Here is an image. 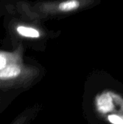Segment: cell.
<instances>
[{"label": "cell", "instance_id": "cell-1", "mask_svg": "<svg viewBox=\"0 0 123 124\" xmlns=\"http://www.w3.org/2000/svg\"><path fill=\"white\" fill-rule=\"evenodd\" d=\"M4 37L0 44L8 49L22 45L26 50L45 52L48 44L60 36V30L51 29L43 22L22 10L15 0L0 1Z\"/></svg>", "mask_w": 123, "mask_h": 124}, {"label": "cell", "instance_id": "cell-2", "mask_svg": "<svg viewBox=\"0 0 123 124\" xmlns=\"http://www.w3.org/2000/svg\"><path fill=\"white\" fill-rule=\"evenodd\" d=\"M25 52L22 45L11 49H0V92L24 93L46 76V70L43 65L27 56Z\"/></svg>", "mask_w": 123, "mask_h": 124}, {"label": "cell", "instance_id": "cell-3", "mask_svg": "<svg viewBox=\"0 0 123 124\" xmlns=\"http://www.w3.org/2000/svg\"><path fill=\"white\" fill-rule=\"evenodd\" d=\"M15 2L25 12L43 23L49 20L66 18L89 4V1L81 0L36 1L15 0Z\"/></svg>", "mask_w": 123, "mask_h": 124}, {"label": "cell", "instance_id": "cell-4", "mask_svg": "<svg viewBox=\"0 0 123 124\" xmlns=\"http://www.w3.org/2000/svg\"><path fill=\"white\" fill-rule=\"evenodd\" d=\"M42 109V104L34 103L23 109L8 124H31L38 117Z\"/></svg>", "mask_w": 123, "mask_h": 124}, {"label": "cell", "instance_id": "cell-5", "mask_svg": "<svg viewBox=\"0 0 123 124\" xmlns=\"http://www.w3.org/2000/svg\"><path fill=\"white\" fill-rule=\"evenodd\" d=\"M22 93L20 91L0 92V115Z\"/></svg>", "mask_w": 123, "mask_h": 124}, {"label": "cell", "instance_id": "cell-6", "mask_svg": "<svg viewBox=\"0 0 123 124\" xmlns=\"http://www.w3.org/2000/svg\"><path fill=\"white\" fill-rule=\"evenodd\" d=\"M96 107L100 113H106L112 108V100L109 94H103L96 99Z\"/></svg>", "mask_w": 123, "mask_h": 124}, {"label": "cell", "instance_id": "cell-7", "mask_svg": "<svg viewBox=\"0 0 123 124\" xmlns=\"http://www.w3.org/2000/svg\"><path fill=\"white\" fill-rule=\"evenodd\" d=\"M109 121L113 124H123V118L117 116V115H111L108 118Z\"/></svg>", "mask_w": 123, "mask_h": 124}, {"label": "cell", "instance_id": "cell-8", "mask_svg": "<svg viewBox=\"0 0 123 124\" xmlns=\"http://www.w3.org/2000/svg\"><path fill=\"white\" fill-rule=\"evenodd\" d=\"M1 15L0 14V19H1Z\"/></svg>", "mask_w": 123, "mask_h": 124}]
</instances>
